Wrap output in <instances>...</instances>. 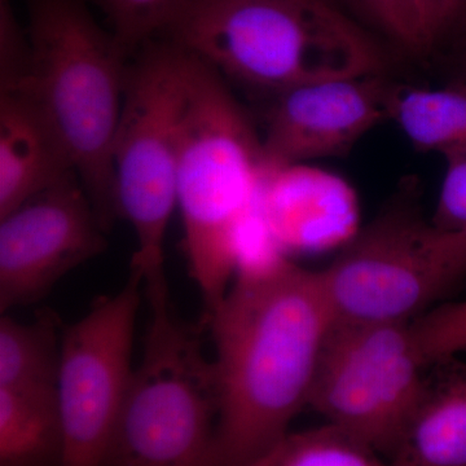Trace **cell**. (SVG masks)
<instances>
[{
    "label": "cell",
    "instance_id": "6da1fadb",
    "mask_svg": "<svg viewBox=\"0 0 466 466\" xmlns=\"http://www.w3.org/2000/svg\"><path fill=\"white\" fill-rule=\"evenodd\" d=\"M202 320L216 348L218 466H247L309 407L333 309L319 271L275 254L241 263L225 299Z\"/></svg>",
    "mask_w": 466,
    "mask_h": 466
},
{
    "label": "cell",
    "instance_id": "7a4b0ae2",
    "mask_svg": "<svg viewBox=\"0 0 466 466\" xmlns=\"http://www.w3.org/2000/svg\"><path fill=\"white\" fill-rule=\"evenodd\" d=\"M184 52L177 210L189 276L207 314L225 299L240 268L242 226L258 204L267 167L262 137L226 79Z\"/></svg>",
    "mask_w": 466,
    "mask_h": 466
},
{
    "label": "cell",
    "instance_id": "3957f363",
    "mask_svg": "<svg viewBox=\"0 0 466 466\" xmlns=\"http://www.w3.org/2000/svg\"><path fill=\"white\" fill-rule=\"evenodd\" d=\"M162 36L223 78L271 97L382 67L375 39L332 0H191Z\"/></svg>",
    "mask_w": 466,
    "mask_h": 466
},
{
    "label": "cell",
    "instance_id": "277c9868",
    "mask_svg": "<svg viewBox=\"0 0 466 466\" xmlns=\"http://www.w3.org/2000/svg\"><path fill=\"white\" fill-rule=\"evenodd\" d=\"M30 63L20 88L63 137L106 229L118 219L112 146L131 57L91 0H24ZM9 92V91H8Z\"/></svg>",
    "mask_w": 466,
    "mask_h": 466
},
{
    "label": "cell",
    "instance_id": "5b68a950",
    "mask_svg": "<svg viewBox=\"0 0 466 466\" xmlns=\"http://www.w3.org/2000/svg\"><path fill=\"white\" fill-rule=\"evenodd\" d=\"M134 366L101 466H218L219 390L204 320H183L171 299L149 305Z\"/></svg>",
    "mask_w": 466,
    "mask_h": 466
},
{
    "label": "cell",
    "instance_id": "8992f818",
    "mask_svg": "<svg viewBox=\"0 0 466 466\" xmlns=\"http://www.w3.org/2000/svg\"><path fill=\"white\" fill-rule=\"evenodd\" d=\"M186 61L183 48L167 36L147 43L134 55L113 139L116 214L135 233L130 269L142 276L148 302L170 296L165 241L177 210Z\"/></svg>",
    "mask_w": 466,
    "mask_h": 466
},
{
    "label": "cell",
    "instance_id": "52a82bcc",
    "mask_svg": "<svg viewBox=\"0 0 466 466\" xmlns=\"http://www.w3.org/2000/svg\"><path fill=\"white\" fill-rule=\"evenodd\" d=\"M319 275L339 323H410L465 278L466 233L441 231L401 193Z\"/></svg>",
    "mask_w": 466,
    "mask_h": 466
},
{
    "label": "cell",
    "instance_id": "ba28073f",
    "mask_svg": "<svg viewBox=\"0 0 466 466\" xmlns=\"http://www.w3.org/2000/svg\"><path fill=\"white\" fill-rule=\"evenodd\" d=\"M428 368L412 321H334L309 407L390 460L415 412Z\"/></svg>",
    "mask_w": 466,
    "mask_h": 466
},
{
    "label": "cell",
    "instance_id": "9c48e42d",
    "mask_svg": "<svg viewBox=\"0 0 466 466\" xmlns=\"http://www.w3.org/2000/svg\"><path fill=\"white\" fill-rule=\"evenodd\" d=\"M142 289V276L130 271L121 289L95 299L84 317L66 325L56 385L58 466L103 465L134 370Z\"/></svg>",
    "mask_w": 466,
    "mask_h": 466
},
{
    "label": "cell",
    "instance_id": "30bf717a",
    "mask_svg": "<svg viewBox=\"0 0 466 466\" xmlns=\"http://www.w3.org/2000/svg\"><path fill=\"white\" fill-rule=\"evenodd\" d=\"M78 175H72L0 218V312L34 305L79 266L108 248Z\"/></svg>",
    "mask_w": 466,
    "mask_h": 466
},
{
    "label": "cell",
    "instance_id": "8fae6325",
    "mask_svg": "<svg viewBox=\"0 0 466 466\" xmlns=\"http://www.w3.org/2000/svg\"><path fill=\"white\" fill-rule=\"evenodd\" d=\"M395 87L373 73L323 79L275 95L260 135L267 171L349 152L390 119Z\"/></svg>",
    "mask_w": 466,
    "mask_h": 466
},
{
    "label": "cell",
    "instance_id": "7c38bea8",
    "mask_svg": "<svg viewBox=\"0 0 466 466\" xmlns=\"http://www.w3.org/2000/svg\"><path fill=\"white\" fill-rule=\"evenodd\" d=\"M72 175V156L39 106L24 92H0V218Z\"/></svg>",
    "mask_w": 466,
    "mask_h": 466
},
{
    "label": "cell",
    "instance_id": "4fadbf2b",
    "mask_svg": "<svg viewBox=\"0 0 466 466\" xmlns=\"http://www.w3.org/2000/svg\"><path fill=\"white\" fill-rule=\"evenodd\" d=\"M395 466H466V360L434 361L391 456Z\"/></svg>",
    "mask_w": 466,
    "mask_h": 466
},
{
    "label": "cell",
    "instance_id": "5bb4252c",
    "mask_svg": "<svg viewBox=\"0 0 466 466\" xmlns=\"http://www.w3.org/2000/svg\"><path fill=\"white\" fill-rule=\"evenodd\" d=\"M66 324L51 309H39L33 320L0 318V389L56 391Z\"/></svg>",
    "mask_w": 466,
    "mask_h": 466
},
{
    "label": "cell",
    "instance_id": "9a60e30c",
    "mask_svg": "<svg viewBox=\"0 0 466 466\" xmlns=\"http://www.w3.org/2000/svg\"><path fill=\"white\" fill-rule=\"evenodd\" d=\"M61 449L56 391L0 389V466H58Z\"/></svg>",
    "mask_w": 466,
    "mask_h": 466
},
{
    "label": "cell",
    "instance_id": "2e32d148",
    "mask_svg": "<svg viewBox=\"0 0 466 466\" xmlns=\"http://www.w3.org/2000/svg\"><path fill=\"white\" fill-rule=\"evenodd\" d=\"M390 119L420 152L443 153L466 144V84L395 87Z\"/></svg>",
    "mask_w": 466,
    "mask_h": 466
},
{
    "label": "cell",
    "instance_id": "e0dca14e",
    "mask_svg": "<svg viewBox=\"0 0 466 466\" xmlns=\"http://www.w3.org/2000/svg\"><path fill=\"white\" fill-rule=\"evenodd\" d=\"M247 466H395L337 426L288 433Z\"/></svg>",
    "mask_w": 466,
    "mask_h": 466
},
{
    "label": "cell",
    "instance_id": "ac0fdd59",
    "mask_svg": "<svg viewBox=\"0 0 466 466\" xmlns=\"http://www.w3.org/2000/svg\"><path fill=\"white\" fill-rule=\"evenodd\" d=\"M126 54L165 35L191 0H91Z\"/></svg>",
    "mask_w": 466,
    "mask_h": 466
},
{
    "label": "cell",
    "instance_id": "d6986e66",
    "mask_svg": "<svg viewBox=\"0 0 466 466\" xmlns=\"http://www.w3.org/2000/svg\"><path fill=\"white\" fill-rule=\"evenodd\" d=\"M413 332L429 366L466 352V299L434 306L412 321Z\"/></svg>",
    "mask_w": 466,
    "mask_h": 466
},
{
    "label": "cell",
    "instance_id": "ffe728a7",
    "mask_svg": "<svg viewBox=\"0 0 466 466\" xmlns=\"http://www.w3.org/2000/svg\"><path fill=\"white\" fill-rule=\"evenodd\" d=\"M364 17L401 50L429 52L419 0H348Z\"/></svg>",
    "mask_w": 466,
    "mask_h": 466
},
{
    "label": "cell",
    "instance_id": "44dd1931",
    "mask_svg": "<svg viewBox=\"0 0 466 466\" xmlns=\"http://www.w3.org/2000/svg\"><path fill=\"white\" fill-rule=\"evenodd\" d=\"M30 42L14 0H0V92L15 91L25 81Z\"/></svg>",
    "mask_w": 466,
    "mask_h": 466
},
{
    "label": "cell",
    "instance_id": "7402d4cb",
    "mask_svg": "<svg viewBox=\"0 0 466 466\" xmlns=\"http://www.w3.org/2000/svg\"><path fill=\"white\" fill-rule=\"evenodd\" d=\"M446 173L431 223L450 233H466V144L444 150Z\"/></svg>",
    "mask_w": 466,
    "mask_h": 466
},
{
    "label": "cell",
    "instance_id": "603a6c76",
    "mask_svg": "<svg viewBox=\"0 0 466 466\" xmlns=\"http://www.w3.org/2000/svg\"><path fill=\"white\" fill-rule=\"evenodd\" d=\"M419 7L429 51L466 23V0H419Z\"/></svg>",
    "mask_w": 466,
    "mask_h": 466
},
{
    "label": "cell",
    "instance_id": "cb8c5ba5",
    "mask_svg": "<svg viewBox=\"0 0 466 466\" xmlns=\"http://www.w3.org/2000/svg\"><path fill=\"white\" fill-rule=\"evenodd\" d=\"M333 3H336V5H339V3H337V0H332Z\"/></svg>",
    "mask_w": 466,
    "mask_h": 466
}]
</instances>
